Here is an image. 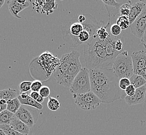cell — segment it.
<instances>
[{
  "instance_id": "obj_7",
  "label": "cell",
  "mask_w": 146,
  "mask_h": 135,
  "mask_svg": "<svg viewBox=\"0 0 146 135\" xmlns=\"http://www.w3.org/2000/svg\"><path fill=\"white\" fill-rule=\"evenodd\" d=\"M15 116L29 127H32L38 120V110L32 107L22 105Z\"/></svg>"
},
{
  "instance_id": "obj_5",
  "label": "cell",
  "mask_w": 146,
  "mask_h": 135,
  "mask_svg": "<svg viewBox=\"0 0 146 135\" xmlns=\"http://www.w3.org/2000/svg\"><path fill=\"white\" fill-rule=\"evenodd\" d=\"M76 20V18L72 19L62 30L64 40L71 47H78L81 45L78 40V36L84 30V26Z\"/></svg>"
},
{
  "instance_id": "obj_27",
  "label": "cell",
  "mask_w": 146,
  "mask_h": 135,
  "mask_svg": "<svg viewBox=\"0 0 146 135\" xmlns=\"http://www.w3.org/2000/svg\"><path fill=\"white\" fill-rule=\"evenodd\" d=\"M0 129H2L6 135H25L18 132L12 129L9 125H0Z\"/></svg>"
},
{
  "instance_id": "obj_41",
  "label": "cell",
  "mask_w": 146,
  "mask_h": 135,
  "mask_svg": "<svg viewBox=\"0 0 146 135\" xmlns=\"http://www.w3.org/2000/svg\"><path fill=\"white\" fill-rule=\"evenodd\" d=\"M5 2V0H0V8H1L3 6Z\"/></svg>"
},
{
  "instance_id": "obj_29",
  "label": "cell",
  "mask_w": 146,
  "mask_h": 135,
  "mask_svg": "<svg viewBox=\"0 0 146 135\" xmlns=\"http://www.w3.org/2000/svg\"><path fill=\"white\" fill-rule=\"evenodd\" d=\"M119 84L121 89L125 91L126 88L131 85V82L128 78H122L119 79Z\"/></svg>"
},
{
  "instance_id": "obj_15",
  "label": "cell",
  "mask_w": 146,
  "mask_h": 135,
  "mask_svg": "<svg viewBox=\"0 0 146 135\" xmlns=\"http://www.w3.org/2000/svg\"><path fill=\"white\" fill-rule=\"evenodd\" d=\"M12 129L18 132L25 135H28L30 132V127L18 119L15 115H14L9 124Z\"/></svg>"
},
{
  "instance_id": "obj_24",
  "label": "cell",
  "mask_w": 146,
  "mask_h": 135,
  "mask_svg": "<svg viewBox=\"0 0 146 135\" xmlns=\"http://www.w3.org/2000/svg\"><path fill=\"white\" fill-rule=\"evenodd\" d=\"M131 2L128 1L126 3H124L120 9V14L121 16L129 17L131 9Z\"/></svg>"
},
{
  "instance_id": "obj_26",
  "label": "cell",
  "mask_w": 146,
  "mask_h": 135,
  "mask_svg": "<svg viewBox=\"0 0 146 135\" xmlns=\"http://www.w3.org/2000/svg\"><path fill=\"white\" fill-rule=\"evenodd\" d=\"M60 103L57 99L53 97H49L47 103V107L48 109L52 111H56L60 108Z\"/></svg>"
},
{
  "instance_id": "obj_28",
  "label": "cell",
  "mask_w": 146,
  "mask_h": 135,
  "mask_svg": "<svg viewBox=\"0 0 146 135\" xmlns=\"http://www.w3.org/2000/svg\"><path fill=\"white\" fill-rule=\"evenodd\" d=\"M32 83L30 81H23L18 86V89L20 91V93H26L30 91Z\"/></svg>"
},
{
  "instance_id": "obj_32",
  "label": "cell",
  "mask_w": 146,
  "mask_h": 135,
  "mask_svg": "<svg viewBox=\"0 0 146 135\" xmlns=\"http://www.w3.org/2000/svg\"><path fill=\"white\" fill-rule=\"evenodd\" d=\"M39 94L41 97H43V98H45L50 96V90L48 86H43L39 91Z\"/></svg>"
},
{
  "instance_id": "obj_6",
  "label": "cell",
  "mask_w": 146,
  "mask_h": 135,
  "mask_svg": "<svg viewBox=\"0 0 146 135\" xmlns=\"http://www.w3.org/2000/svg\"><path fill=\"white\" fill-rule=\"evenodd\" d=\"M73 97L76 105L86 111L95 110L102 103L100 98L92 91Z\"/></svg>"
},
{
  "instance_id": "obj_8",
  "label": "cell",
  "mask_w": 146,
  "mask_h": 135,
  "mask_svg": "<svg viewBox=\"0 0 146 135\" xmlns=\"http://www.w3.org/2000/svg\"><path fill=\"white\" fill-rule=\"evenodd\" d=\"M81 56L80 53L78 51L73 50L69 54H64L62 56L59 60V64L54 73V76L57 82L66 73L72 63L77 57Z\"/></svg>"
},
{
  "instance_id": "obj_10",
  "label": "cell",
  "mask_w": 146,
  "mask_h": 135,
  "mask_svg": "<svg viewBox=\"0 0 146 135\" xmlns=\"http://www.w3.org/2000/svg\"><path fill=\"white\" fill-rule=\"evenodd\" d=\"M130 28L133 35L141 38L146 30V5L141 14L130 25Z\"/></svg>"
},
{
  "instance_id": "obj_40",
  "label": "cell",
  "mask_w": 146,
  "mask_h": 135,
  "mask_svg": "<svg viewBox=\"0 0 146 135\" xmlns=\"http://www.w3.org/2000/svg\"><path fill=\"white\" fill-rule=\"evenodd\" d=\"M6 103H7V101H6V100H4V99L0 100V105H6Z\"/></svg>"
},
{
  "instance_id": "obj_38",
  "label": "cell",
  "mask_w": 146,
  "mask_h": 135,
  "mask_svg": "<svg viewBox=\"0 0 146 135\" xmlns=\"http://www.w3.org/2000/svg\"><path fill=\"white\" fill-rule=\"evenodd\" d=\"M6 109H7V104L5 105H0V113L6 110Z\"/></svg>"
},
{
  "instance_id": "obj_1",
  "label": "cell",
  "mask_w": 146,
  "mask_h": 135,
  "mask_svg": "<svg viewBox=\"0 0 146 135\" xmlns=\"http://www.w3.org/2000/svg\"><path fill=\"white\" fill-rule=\"evenodd\" d=\"M91 91L102 103L109 104L125 98V92L119 87V79L111 68H100L89 70Z\"/></svg>"
},
{
  "instance_id": "obj_3",
  "label": "cell",
  "mask_w": 146,
  "mask_h": 135,
  "mask_svg": "<svg viewBox=\"0 0 146 135\" xmlns=\"http://www.w3.org/2000/svg\"><path fill=\"white\" fill-rule=\"evenodd\" d=\"M112 69L120 79L122 78L129 79L134 74L133 65L131 56L126 50H124L117 56L112 64Z\"/></svg>"
},
{
  "instance_id": "obj_36",
  "label": "cell",
  "mask_w": 146,
  "mask_h": 135,
  "mask_svg": "<svg viewBox=\"0 0 146 135\" xmlns=\"http://www.w3.org/2000/svg\"><path fill=\"white\" fill-rule=\"evenodd\" d=\"M77 20L80 23L82 24L83 22H84L85 21H86V17H85V15L81 14L77 18Z\"/></svg>"
},
{
  "instance_id": "obj_20",
  "label": "cell",
  "mask_w": 146,
  "mask_h": 135,
  "mask_svg": "<svg viewBox=\"0 0 146 135\" xmlns=\"http://www.w3.org/2000/svg\"><path fill=\"white\" fill-rule=\"evenodd\" d=\"M18 98L20 101L21 104L22 105L32 107L37 110H42L43 108V106L42 105V104H40L36 100H34L33 98L30 96V95H29L26 99H24L19 98Z\"/></svg>"
},
{
  "instance_id": "obj_21",
  "label": "cell",
  "mask_w": 146,
  "mask_h": 135,
  "mask_svg": "<svg viewBox=\"0 0 146 135\" xmlns=\"http://www.w3.org/2000/svg\"><path fill=\"white\" fill-rule=\"evenodd\" d=\"M6 110L15 114L21 106V102L17 97L12 100L7 101Z\"/></svg>"
},
{
  "instance_id": "obj_13",
  "label": "cell",
  "mask_w": 146,
  "mask_h": 135,
  "mask_svg": "<svg viewBox=\"0 0 146 135\" xmlns=\"http://www.w3.org/2000/svg\"><path fill=\"white\" fill-rule=\"evenodd\" d=\"M7 4L11 15L18 19L21 18V16L18 15V13L29 7L30 5L29 2L27 1L25 3L21 4L18 2L17 0H10L7 2Z\"/></svg>"
},
{
  "instance_id": "obj_12",
  "label": "cell",
  "mask_w": 146,
  "mask_h": 135,
  "mask_svg": "<svg viewBox=\"0 0 146 135\" xmlns=\"http://www.w3.org/2000/svg\"><path fill=\"white\" fill-rule=\"evenodd\" d=\"M146 93V84L136 89L134 95L133 96H126L124 100L129 106L137 105L143 103L145 101Z\"/></svg>"
},
{
  "instance_id": "obj_31",
  "label": "cell",
  "mask_w": 146,
  "mask_h": 135,
  "mask_svg": "<svg viewBox=\"0 0 146 135\" xmlns=\"http://www.w3.org/2000/svg\"><path fill=\"white\" fill-rule=\"evenodd\" d=\"M43 87L42 83L39 80H35L32 82L31 91H32L38 92L41 90V88Z\"/></svg>"
},
{
  "instance_id": "obj_35",
  "label": "cell",
  "mask_w": 146,
  "mask_h": 135,
  "mask_svg": "<svg viewBox=\"0 0 146 135\" xmlns=\"http://www.w3.org/2000/svg\"><path fill=\"white\" fill-rule=\"evenodd\" d=\"M141 42L143 47L146 48V30L145 32L144 33L143 36L141 38Z\"/></svg>"
},
{
  "instance_id": "obj_42",
  "label": "cell",
  "mask_w": 146,
  "mask_h": 135,
  "mask_svg": "<svg viewBox=\"0 0 146 135\" xmlns=\"http://www.w3.org/2000/svg\"><path fill=\"white\" fill-rule=\"evenodd\" d=\"M0 135H6V134L2 129H0Z\"/></svg>"
},
{
  "instance_id": "obj_34",
  "label": "cell",
  "mask_w": 146,
  "mask_h": 135,
  "mask_svg": "<svg viewBox=\"0 0 146 135\" xmlns=\"http://www.w3.org/2000/svg\"><path fill=\"white\" fill-rule=\"evenodd\" d=\"M30 96L33 98L34 100H37L39 97L40 96V95L39 94L38 92H36V91H31V93L29 94Z\"/></svg>"
},
{
  "instance_id": "obj_16",
  "label": "cell",
  "mask_w": 146,
  "mask_h": 135,
  "mask_svg": "<svg viewBox=\"0 0 146 135\" xmlns=\"http://www.w3.org/2000/svg\"><path fill=\"white\" fill-rule=\"evenodd\" d=\"M146 5V4L142 1L136 2L132 5L131 11L129 17V21L131 24L135 21L138 16L141 14Z\"/></svg>"
},
{
  "instance_id": "obj_22",
  "label": "cell",
  "mask_w": 146,
  "mask_h": 135,
  "mask_svg": "<svg viewBox=\"0 0 146 135\" xmlns=\"http://www.w3.org/2000/svg\"><path fill=\"white\" fill-rule=\"evenodd\" d=\"M14 114L8 110H5L0 113V125H9Z\"/></svg>"
},
{
  "instance_id": "obj_37",
  "label": "cell",
  "mask_w": 146,
  "mask_h": 135,
  "mask_svg": "<svg viewBox=\"0 0 146 135\" xmlns=\"http://www.w3.org/2000/svg\"><path fill=\"white\" fill-rule=\"evenodd\" d=\"M139 75H141L143 77H144V79H146V67L141 72H140Z\"/></svg>"
},
{
  "instance_id": "obj_33",
  "label": "cell",
  "mask_w": 146,
  "mask_h": 135,
  "mask_svg": "<svg viewBox=\"0 0 146 135\" xmlns=\"http://www.w3.org/2000/svg\"><path fill=\"white\" fill-rule=\"evenodd\" d=\"M136 89L135 88L134 86L131 84L128 87L126 88L125 92L127 96H133L135 94Z\"/></svg>"
},
{
  "instance_id": "obj_25",
  "label": "cell",
  "mask_w": 146,
  "mask_h": 135,
  "mask_svg": "<svg viewBox=\"0 0 146 135\" xmlns=\"http://www.w3.org/2000/svg\"><path fill=\"white\" fill-rule=\"evenodd\" d=\"M117 24L120 26L122 30H125L130 26V22L129 21V17L125 16H121L117 18Z\"/></svg>"
},
{
  "instance_id": "obj_30",
  "label": "cell",
  "mask_w": 146,
  "mask_h": 135,
  "mask_svg": "<svg viewBox=\"0 0 146 135\" xmlns=\"http://www.w3.org/2000/svg\"><path fill=\"white\" fill-rule=\"evenodd\" d=\"M110 32L112 35L114 36H117L121 35V33H122L121 28L117 24H113L110 26Z\"/></svg>"
},
{
  "instance_id": "obj_39",
  "label": "cell",
  "mask_w": 146,
  "mask_h": 135,
  "mask_svg": "<svg viewBox=\"0 0 146 135\" xmlns=\"http://www.w3.org/2000/svg\"><path fill=\"white\" fill-rule=\"evenodd\" d=\"M44 98H43V97H41V96L39 97L38 99L36 100V101L38 103H39L40 104H42V103H43L44 101Z\"/></svg>"
},
{
  "instance_id": "obj_2",
  "label": "cell",
  "mask_w": 146,
  "mask_h": 135,
  "mask_svg": "<svg viewBox=\"0 0 146 135\" xmlns=\"http://www.w3.org/2000/svg\"><path fill=\"white\" fill-rule=\"evenodd\" d=\"M84 58L85 67L88 70L100 68H112L113 62L107 53L105 40H100L97 36L85 44Z\"/></svg>"
},
{
  "instance_id": "obj_18",
  "label": "cell",
  "mask_w": 146,
  "mask_h": 135,
  "mask_svg": "<svg viewBox=\"0 0 146 135\" xmlns=\"http://www.w3.org/2000/svg\"><path fill=\"white\" fill-rule=\"evenodd\" d=\"M17 91L12 88H9L3 90H0V100L4 99L6 101L12 100L17 97Z\"/></svg>"
},
{
  "instance_id": "obj_4",
  "label": "cell",
  "mask_w": 146,
  "mask_h": 135,
  "mask_svg": "<svg viewBox=\"0 0 146 135\" xmlns=\"http://www.w3.org/2000/svg\"><path fill=\"white\" fill-rule=\"evenodd\" d=\"M70 91L73 96L91 91L90 71L86 68H82L75 77L70 86Z\"/></svg>"
},
{
  "instance_id": "obj_17",
  "label": "cell",
  "mask_w": 146,
  "mask_h": 135,
  "mask_svg": "<svg viewBox=\"0 0 146 135\" xmlns=\"http://www.w3.org/2000/svg\"><path fill=\"white\" fill-rule=\"evenodd\" d=\"M58 4L55 1H43L41 8V14L48 15L57 9Z\"/></svg>"
},
{
  "instance_id": "obj_14",
  "label": "cell",
  "mask_w": 146,
  "mask_h": 135,
  "mask_svg": "<svg viewBox=\"0 0 146 135\" xmlns=\"http://www.w3.org/2000/svg\"><path fill=\"white\" fill-rule=\"evenodd\" d=\"M102 2L104 3L106 9L108 12V17L109 18V21L110 22V19L111 16H115L120 14V9L121 6L124 3H118L115 0H109V1H104L102 0Z\"/></svg>"
},
{
  "instance_id": "obj_19",
  "label": "cell",
  "mask_w": 146,
  "mask_h": 135,
  "mask_svg": "<svg viewBox=\"0 0 146 135\" xmlns=\"http://www.w3.org/2000/svg\"><path fill=\"white\" fill-rule=\"evenodd\" d=\"M129 79L131 84L133 85L136 89L140 88L146 84V79L140 75L134 74Z\"/></svg>"
},
{
  "instance_id": "obj_23",
  "label": "cell",
  "mask_w": 146,
  "mask_h": 135,
  "mask_svg": "<svg viewBox=\"0 0 146 135\" xmlns=\"http://www.w3.org/2000/svg\"><path fill=\"white\" fill-rule=\"evenodd\" d=\"M110 24V22L108 21V24L105 26L100 27V28L97 30V35L100 40H105L109 37L110 34L108 32L107 29L109 28Z\"/></svg>"
},
{
  "instance_id": "obj_9",
  "label": "cell",
  "mask_w": 146,
  "mask_h": 135,
  "mask_svg": "<svg viewBox=\"0 0 146 135\" xmlns=\"http://www.w3.org/2000/svg\"><path fill=\"white\" fill-rule=\"evenodd\" d=\"M80 57H77L72 63L67 72L57 83L67 88H70L72 83L78 74L82 69V66L80 61Z\"/></svg>"
},
{
  "instance_id": "obj_11",
  "label": "cell",
  "mask_w": 146,
  "mask_h": 135,
  "mask_svg": "<svg viewBox=\"0 0 146 135\" xmlns=\"http://www.w3.org/2000/svg\"><path fill=\"white\" fill-rule=\"evenodd\" d=\"M131 59L133 65L134 74L139 75L146 67V51L141 50L132 53Z\"/></svg>"
}]
</instances>
